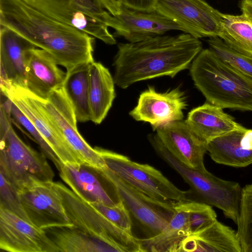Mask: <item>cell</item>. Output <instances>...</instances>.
I'll return each instance as SVG.
<instances>
[{
	"mask_svg": "<svg viewBox=\"0 0 252 252\" xmlns=\"http://www.w3.org/2000/svg\"><path fill=\"white\" fill-rule=\"evenodd\" d=\"M250 1H251L252 2V0H250Z\"/></svg>",
	"mask_w": 252,
	"mask_h": 252,
	"instance_id": "74e56055",
	"label": "cell"
},
{
	"mask_svg": "<svg viewBox=\"0 0 252 252\" xmlns=\"http://www.w3.org/2000/svg\"><path fill=\"white\" fill-rule=\"evenodd\" d=\"M207 151L216 163L234 167L252 164V129L235 130L208 141Z\"/></svg>",
	"mask_w": 252,
	"mask_h": 252,
	"instance_id": "ffe728a7",
	"label": "cell"
},
{
	"mask_svg": "<svg viewBox=\"0 0 252 252\" xmlns=\"http://www.w3.org/2000/svg\"><path fill=\"white\" fill-rule=\"evenodd\" d=\"M157 0H122L123 4L130 9L151 12L155 10Z\"/></svg>",
	"mask_w": 252,
	"mask_h": 252,
	"instance_id": "e575fe53",
	"label": "cell"
},
{
	"mask_svg": "<svg viewBox=\"0 0 252 252\" xmlns=\"http://www.w3.org/2000/svg\"><path fill=\"white\" fill-rule=\"evenodd\" d=\"M89 203L116 226L127 233L132 234L130 213L122 200L113 207L96 202Z\"/></svg>",
	"mask_w": 252,
	"mask_h": 252,
	"instance_id": "836d02e7",
	"label": "cell"
},
{
	"mask_svg": "<svg viewBox=\"0 0 252 252\" xmlns=\"http://www.w3.org/2000/svg\"><path fill=\"white\" fill-rule=\"evenodd\" d=\"M161 141L178 161L188 167L204 171L207 142L198 136L185 121L166 124L157 129Z\"/></svg>",
	"mask_w": 252,
	"mask_h": 252,
	"instance_id": "e0dca14e",
	"label": "cell"
},
{
	"mask_svg": "<svg viewBox=\"0 0 252 252\" xmlns=\"http://www.w3.org/2000/svg\"><path fill=\"white\" fill-rule=\"evenodd\" d=\"M149 142L156 154L189 184L198 201L222 210L226 218L237 223L242 191L238 183L220 179L207 169L201 171L184 165L170 154L158 135L151 137Z\"/></svg>",
	"mask_w": 252,
	"mask_h": 252,
	"instance_id": "5b68a950",
	"label": "cell"
},
{
	"mask_svg": "<svg viewBox=\"0 0 252 252\" xmlns=\"http://www.w3.org/2000/svg\"><path fill=\"white\" fill-rule=\"evenodd\" d=\"M175 212L166 227L158 234L138 241L143 252H178L180 245L189 235L187 212L182 202L175 205Z\"/></svg>",
	"mask_w": 252,
	"mask_h": 252,
	"instance_id": "cb8c5ba5",
	"label": "cell"
},
{
	"mask_svg": "<svg viewBox=\"0 0 252 252\" xmlns=\"http://www.w3.org/2000/svg\"><path fill=\"white\" fill-rule=\"evenodd\" d=\"M242 252L237 232L217 220L211 226L188 235L178 252Z\"/></svg>",
	"mask_w": 252,
	"mask_h": 252,
	"instance_id": "7402d4cb",
	"label": "cell"
},
{
	"mask_svg": "<svg viewBox=\"0 0 252 252\" xmlns=\"http://www.w3.org/2000/svg\"><path fill=\"white\" fill-rule=\"evenodd\" d=\"M54 185L59 193L65 213L73 226L111 247L117 252H143L132 234L121 229L89 202L81 199L60 182Z\"/></svg>",
	"mask_w": 252,
	"mask_h": 252,
	"instance_id": "8992f818",
	"label": "cell"
},
{
	"mask_svg": "<svg viewBox=\"0 0 252 252\" xmlns=\"http://www.w3.org/2000/svg\"><path fill=\"white\" fill-rule=\"evenodd\" d=\"M187 106L186 97L179 88L160 93L153 87L142 92L129 115L137 121L149 123L153 130L170 122L181 121Z\"/></svg>",
	"mask_w": 252,
	"mask_h": 252,
	"instance_id": "9a60e30c",
	"label": "cell"
},
{
	"mask_svg": "<svg viewBox=\"0 0 252 252\" xmlns=\"http://www.w3.org/2000/svg\"><path fill=\"white\" fill-rule=\"evenodd\" d=\"M0 173L18 189L53 181L54 173L42 153L26 144L12 126L6 106L0 108Z\"/></svg>",
	"mask_w": 252,
	"mask_h": 252,
	"instance_id": "277c9868",
	"label": "cell"
},
{
	"mask_svg": "<svg viewBox=\"0 0 252 252\" xmlns=\"http://www.w3.org/2000/svg\"><path fill=\"white\" fill-rule=\"evenodd\" d=\"M219 37L234 50L252 58V22L245 15L222 14Z\"/></svg>",
	"mask_w": 252,
	"mask_h": 252,
	"instance_id": "4316f807",
	"label": "cell"
},
{
	"mask_svg": "<svg viewBox=\"0 0 252 252\" xmlns=\"http://www.w3.org/2000/svg\"><path fill=\"white\" fill-rule=\"evenodd\" d=\"M185 121L198 136L207 142L230 132L247 128L222 108L208 102L191 110Z\"/></svg>",
	"mask_w": 252,
	"mask_h": 252,
	"instance_id": "44dd1931",
	"label": "cell"
},
{
	"mask_svg": "<svg viewBox=\"0 0 252 252\" xmlns=\"http://www.w3.org/2000/svg\"><path fill=\"white\" fill-rule=\"evenodd\" d=\"M66 76L53 57L36 47L27 54L25 62L26 88L36 96L46 99L62 87Z\"/></svg>",
	"mask_w": 252,
	"mask_h": 252,
	"instance_id": "ac0fdd59",
	"label": "cell"
},
{
	"mask_svg": "<svg viewBox=\"0 0 252 252\" xmlns=\"http://www.w3.org/2000/svg\"><path fill=\"white\" fill-rule=\"evenodd\" d=\"M44 14L61 22L85 32L90 27L92 18L78 11L73 0H23Z\"/></svg>",
	"mask_w": 252,
	"mask_h": 252,
	"instance_id": "83f0119b",
	"label": "cell"
},
{
	"mask_svg": "<svg viewBox=\"0 0 252 252\" xmlns=\"http://www.w3.org/2000/svg\"><path fill=\"white\" fill-rule=\"evenodd\" d=\"M104 23L114 30L115 37H123L129 43L163 35L169 31L186 33L181 26L155 10L151 12L138 11L124 5L120 13L116 16L108 12Z\"/></svg>",
	"mask_w": 252,
	"mask_h": 252,
	"instance_id": "5bb4252c",
	"label": "cell"
},
{
	"mask_svg": "<svg viewBox=\"0 0 252 252\" xmlns=\"http://www.w3.org/2000/svg\"><path fill=\"white\" fill-rule=\"evenodd\" d=\"M0 178V207L31 223L22 205L18 189L1 173Z\"/></svg>",
	"mask_w": 252,
	"mask_h": 252,
	"instance_id": "d6a6232c",
	"label": "cell"
},
{
	"mask_svg": "<svg viewBox=\"0 0 252 252\" xmlns=\"http://www.w3.org/2000/svg\"><path fill=\"white\" fill-rule=\"evenodd\" d=\"M202 49L199 38L185 32L120 43L113 63L115 85L126 89L141 81L164 76L173 78L188 68Z\"/></svg>",
	"mask_w": 252,
	"mask_h": 252,
	"instance_id": "7a4b0ae2",
	"label": "cell"
},
{
	"mask_svg": "<svg viewBox=\"0 0 252 252\" xmlns=\"http://www.w3.org/2000/svg\"><path fill=\"white\" fill-rule=\"evenodd\" d=\"M182 204L187 214L189 235L202 230L217 220L215 211L205 203L189 200Z\"/></svg>",
	"mask_w": 252,
	"mask_h": 252,
	"instance_id": "4dcf8cb0",
	"label": "cell"
},
{
	"mask_svg": "<svg viewBox=\"0 0 252 252\" xmlns=\"http://www.w3.org/2000/svg\"><path fill=\"white\" fill-rule=\"evenodd\" d=\"M237 224L242 252H252V183L242 188Z\"/></svg>",
	"mask_w": 252,
	"mask_h": 252,
	"instance_id": "f1b7e54d",
	"label": "cell"
},
{
	"mask_svg": "<svg viewBox=\"0 0 252 252\" xmlns=\"http://www.w3.org/2000/svg\"><path fill=\"white\" fill-rule=\"evenodd\" d=\"M35 47L14 31L0 25V83L26 87L27 54Z\"/></svg>",
	"mask_w": 252,
	"mask_h": 252,
	"instance_id": "d6986e66",
	"label": "cell"
},
{
	"mask_svg": "<svg viewBox=\"0 0 252 252\" xmlns=\"http://www.w3.org/2000/svg\"><path fill=\"white\" fill-rule=\"evenodd\" d=\"M47 235L61 252H110L114 250L106 244L75 227L46 229Z\"/></svg>",
	"mask_w": 252,
	"mask_h": 252,
	"instance_id": "484cf974",
	"label": "cell"
},
{
	"mask_svg": "<svg viewBox=\"0 0 252 252\" xmlns=\"http://www.w3.org/2000/svg\"><path fill=\"white\" fill-rule=\"evenodd\" d=\"M0 25L49 53L66 71L94 61V37L44 14L23 0H0Z\"/></svg>",
	"mask_w": 252,
	"mask_h": 252,
	"instance_id": "6da1fadb",
	"label": "cell"
},
{
	"mask_svg": "<svg viewBox=\"0 0 252 252\" xmlns=\"http://www.w3.org/2000/svg\"><path fill=\"white\" fill-rule=\"evenodd\" d=\"M155 11L196 38L219 36L222 13L204 0H157Z\"/></svg>",
	"mask_w": 252,
	"mask_h": 252,
	"instance_id": "9c48e42d",
	"label": "cell"
},
{
	"mask_svg": "<svg viewBox=\"0 0 252 252\" xmlns=\"http://www.w3.org/2000/svg\"><path fill=\"white\" fill-rule=\"evenodd\" d=\"M3 96L4 98L3 102L9 110L12 122H16L29 132L34 141L39 145L46 158L53 162L58 170L62 162L54 151L43 139L31 121L10 99L4 95Z\"/></svg>",
	"mask_w": 252,
	"mask_h": 252,
	"instance_id": "1f68e13d",
	"label": "cell"
},
{
	"mask_svg": "<svg viewBox=\"0 0 252 252\" xmlns=\"http://www.w3.org/2000/svg\"><path fill=\"white\" fill-rule=\"evenodd\" d=\"M31 223L44 230L73 226L54 182L37 183L18 190Z\"/></svg>",
	"mask_w": 252,
	"mask_h": 252,
	"instance_id": "4fadbf2b",
	"label": "cell"
},
{
	"mask_svg": "<svg viewBox=\"0 0 252 252\" xmlns=\"http://www.w3.org/2000/svg\"><path fill=\"white\" fill-rule=\"evenodd\" d=\"M115 82L109 70L99 62L89 67L90 121L100 124L106 117L115 98Z\"/></svg>",
	"mask_w": 252,
	"mask_h": 252,
	"instance_id": "603a6c76",
	"label": "cell"
},
{
	"mask_svg": "<svg viewBox=\"0 0 252 252\" xmlns=\"http://www.w3.org/2000/svg\"><path fill=\"white\" fill-rule=\"evenodd\" d=\"M207 42L212 50L224 62L252 79V58L242 54L227 46L219 37H210Z\"/></svg>",
	"mask_w": 252,
	"mask_h": 252,
	"instance_id": "f546056e",
	"label": "cell"
},
{
	"mask_svg": "<svg viewBox=\"0 0 252 252\" xmlns=\"http://www.w3.org/2000/svg\"><path fill=\"white\" fill-rule=\"evenodd\" d=\"M103 171L114 184L129 213L148 232V237L158 234L166 227L175 214L176 204L148 196L119 179L107 168Z\"/></svg>",
	"mask_w": 252,
	"mask_h": 252,
	"instance_id": "7c38bea8",
	"label": "cell"
},
{
	"mask_svg": "<svg viewBox=\"0 0 252 252\" xmlns=\"http://www.w3.org/2000/svg\"><path fill=\"white\" fill-rule=\"evenodd\" d=\"M60 176L81 199L113 207L121 201L116 186L103 169L87 163H63Z\"/></svg>",
	"mask_w": 252,
	"mask_h": 252,
	"instance_id": "8fae6325",
	"label": "cell"
},
{
	"mask_svg": "<svg viewBox=\"0 0 252 252\" xmlns=\"http://www.w3.org/2000/svg\"><path fill=\"white\" fill-rule=\"evenodd\" d=\"M240 8L242 14L248 17L252 22V2L250 0H242Z\"/></svg>",
	"mask_w": 252,
	"mask_h": 252,
	"instance_id": "8d00e7d4",
	"label": "cell"
},
{
	"mask_svg": "<svg viewBox=\"0 0 252 252\" xmlns=\"http://www.w3.org/2000/svg\"><path fill=\"white\" fill-rule=\"evenodd\" d=\"M190 74L208 102L223 108L252 111V79L221 60L210 49L192 62Z\"/></svg>",
	"mask_w": 252,
	"mask_h": 252,
	"instance_id": "3957f363",
	"label": "cell"
},
{
	"mask_svg": "<svg viewBox=\"0 0 252 252\" xmlns=\"http://www.w3.org/2000/svg\"><path fill=\"white\" fill-rule=\"evenodd\" d=\"M101 6L112 15L116 16L121 11L122 0H96Z\"/></svg>",
	"mask_w": 252,
	"mask_h": 252,
	"instance_id": "d590c367",
	"label": "cell"
},
{
	"mask_svg": "<svg viewBox=\"0 0 252 252\" xmlns=\"http://www.w3.org/2000/svg\"><path fill=\"white\" fill-rule=\"evenodd\" d=\"M0 249L9 252H60L45 230L0 207Z\"/></svg>",
	"mask_w": 252,
	"mask_h": 252,
	"instance_id": "2e32d148",
	"label": "cell"
},
{
	"mask_svg": "<svg viewBox=\"0 0 252 252\" xmlns=\"http://www.w3.org/2000/svg\"><path fill=\"white\" fill-rule=\"evenodd\" d=\"M95 148L109 170L139 191L157 200L173 204L193 200L191 190L180 189L154 167L135 162L126 156L108 150Z\"/></svg>",
	"mask_w": 252,
	"mask_h": 252,
	"instance_id": "52a82bcc",
	"label": "cell"
},
{
	"mask_svg": "<svg viewBox=\"0 0 252 252\" xmlns=\"http://www.w3.org/2000/svg\"><path fill=\"white\" fill-rule=\"evenodd\" d=\"M0 92L31 121L62 163H81L58 126L46 112L40 98L26 88L6 83H0Z\"/></svg>",
	"mask_w": 252,
	"mask_h": 252,
	"instance_id": "ba28073f",
	"label": "cell"
},
{
	"mask_svg": "<svg viewBox=\"0 0 252 252\" xmlns=\"http://www.w3.org/2000/svg\"><path fill=\"white\" fill-rule=\"evenodd\" d=\"M90 64H82L66 71L63 85L64 91L73 108L77 120L80 122H86L91 119L89 102Z\"/></svg>",
	"mask_w": 252,
	"mask_h": 252,
	"instance_id": "d4e9b609",
	"label": "cell"
},
{
	"mask_svg": "<svg viewBox=\"0 0 252 252\" xmlns=\"http://www.w3.org/2000/svg\"><path fill=\"white\" fill-rule=\"evenodd\" d=\"M41 100L46 112L58 126L80 162L102 169L106 168L98 152L89 145L79 132L74 110L63 86L55 90L46 99Z\"/></svg>",
	"mask_w": 252,
	"mask_h": 252,
	"instance_id": "30bf717a",
	"label": "cell"
}]
</instances>
